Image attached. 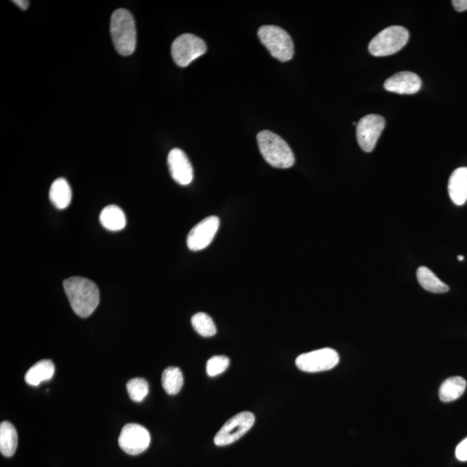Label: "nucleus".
Segmentation results:
<instances>
[{
    "label": "nucleus",
    "instance_id": "obj_14",
    "mask_svg": "<svg viewBox=\"0 0 467 467\" xmlns=\"http://www.w3.org/2000/svg\"><path fill=\"white\" fill-rule=\"evenodd\" d=\"M448 193L453 204L463 205L467 201V167L456 169L448 182Z\"/></svg>",
    "mask_w": 467,
    "mask_h": 467
},
{
    "label": "nucleus",
    "instance_id": "obj_21",
    "mask_svg": "<svg viewBox=\"0 0 467 467\" xmlns=\"http://www.w3.org/2000/svg\"><path fill=\"white\" fill-rule=\"evenodd\" d=\"M184 385V376L180 368L168 367L162 374V386L169 395H177Z\"/></svg>",
    "mask_w": 467,
    "mask_h": 467
},
{
    "label": "nucleus",
    "instance_id": "obj_27",
    "mask_svg": "<svg viewBox=\"0 0 467 467\" xmlns=\"http://www.w3.org/2000/svg\"><path fill=\"white\" fill-rule=\"evenodd\" d=\"M16 4V5L19 6V8H21L22 10H27L29 5V2L26 1V0H16V1H12Z\"/></svg>",
    "mask_w": 467,
    "mask_h": 467
},
{
    "label": "nucleus",
    "instance_id": "obj_26",
    "mask_svg": "<svg viewBox=\"0 0 467 467\" xmlns=\"http://www.w3.org/2000/svg\"><path fill=\"white\" fill-rule=\"evenodd\" d=\"M452 4L457 12H462L467 11V0H453Z\"/></svg>",
    "mask_w": 467,
    "mask_h": 467
},
{
    "label": "nucleus",
    "instance_id": "obj_8",
    "mask_svg": "<svg viewBox=\"0 0 467 467\" xmlns=\"http://www.w3.org/2000/svg\"><path fill=\"white\" fill-rule=\"evenodd\" d=\"M339 363V356L331 348L301 354L296 361V366L304 372L315 373L333 369Z\"/></svg>",
    "mask_w": 467,
    "mask_h": 467
},
{
    "label": "nucleus",
    "instance_id": "obj_20",
    "mask_svg": "<svg viewBox=\"0 0 467 467\" xmlns=\"http://www.w3.org/2000/svg\"><path fill=\"white\" fill-rule=\"evenodd\" d=\"M417 280L424 289L435 294H444L449 291V287L440 280L429 267H420L417 270Z\"/></svg>",
    "mask_w": 467,
    "mask_h": 467
},
{
    "label": "nucleus",
    "instance_id": "obj_22",
    "mask_svg": "<svg viewBox=\"0 0 467 467\" xmlns=\"http://www.w3.org/2000/svg\"><path fill=\"white\" fill-rule=\"evenodd\" d=\"M191 324L194 330L202 337H210L216 335V324L206 313H198L195 314L191 318Z\"/></svg>",
    "mask_w": 467,
    "mask_h": 467
},
{
    "label": "nucleus",
    "instance_id": "obj_1",
    "mask_svg": "<svg viewBox=\"0 0 467 467\" xmlns=\"http://www.w3.org/2000/svg\"><path fill=\"white\" fill-rule=\"evenodd\" d=\"M64 287L73 311L78 316L88 318L100 302V291L95 283L82 277H71L64 281Z\"/></svg>",
    "mask_w": 467,
    "mask_h": 467
},
{
    "label": "nucleus",
    "instance_id": "obj_9",
    "mask_svg": "<svg viewBox=\"0 0 467 467\" xmlns=\"http://www.w3.org/2000/svg\"><path fill=\"white\" fill-rule=\"evenodd\" d=\"M151 436L145 427L139 424H127L119 437V446L125 453L138 455L150 446Z\"/></svg>",
    "mask_w": 467,
    "mask_h": 467
},
{
    "label": "nucleus",
    "instance_id": "obj_13",
    "mask_svg": "<svg viewBox=\"0 0 467 467\" xmlns=\"http://www.w3.org/2000/svg\"><path fill=\"white\" fill-rule=\"evenodd\" d=\"M384 88L396 94L414 95L422 88V80L416 73L399 72L387 79L384 82Z\"/></svg>",
    "mask_w": 467,
    "mask_h": 467
},
{
    "label": "nucleus",
    "instance_id": "obj_12",
    "mask_svg": "<svg viewBox=\"0 0 467 467\" xmlns=\"http://www.w3.org/2000/svg\"><path fill=\"white\" fill-rule=\"evenodd\" d=\"M167 163L171 178L178 184L188 185L193 180V168L187 155L181 149L174 148L169 152Z\"/></svg>",
    "mask_w": 467,
    "mask_h": 467
},
{
    "label": "nucleus",
    "instance_id": "obj_19",
    "mask_svg": "<svg viewBox=\"0 0 467 467\" xmlns=\"http://www.w3.org/2000/svg\"><path fill=\"white\" fill-rule=\"evenodd\" d=\"M18 433L11 422L0 424V452L5 457H12L18 447Z\"/></svg>",
    "mask_w": 467,
    "mask_h": 467
},
{
    "label": "nucleus",
    "instance_id": "obj_6",
    "mask_svg": "<svg viewBox=\"0 0 467 467\" xmlns=\"http://www.w3.org/2000/svg\"><path fill=\"white\" fill-rule=\"evenodd\" d=\"M206 51L207 45L203 39L190 33L178 36L171 45L172 58L182 68L187 67Z\"/></svg>",
    "mask_w": 467,
    "mask_h": 467
},
{
    "label": "nucleus",
    "instance_id": "obj_28",
    "mask_svg": "<svg viewBox=\"0 0 467 467\" xmlns=\"http://www.w3.org/2000/svg\"><path fill=\"white\" fill-rule=\"evenodd\" d=\"M458 259H459V261H464V259H465V258H464V256H459Z\"/></svg>",
    "mask_w": 467,
    "mask_h": 467
},
{
    "label": "nucleus",
    "instance_id": "obj_10",
    "mask_svg": "<svg viewBox=\"0 0 467 467\" xmlns=\"http://www.w3.org/2000/svg\"><path fill=\"white\" fill-rule=\"evenodd\" d=\"M385 123L384 118L377 115L364 116L357 122V142L364 152H370L374 150L381 134L385 128Z\"/></svg>",
    "mask_w": 467,
    "mask_h": 467
},
{
    "label": "nucleus",
    "instance_id": "obj_24",
    "mask_svg": "<svg viewBox=\"0 0 467 467\" xmlns=\"http://www.w3.org/2000/svg\"><path fill=\"white\" fill-rule=\"evenodd\" d=\"M230 359L225 356H215L208 359L206 366L208 376H217L228 369Z\"/></svg>",
    "mask_w": 467,
    "mask_h": 467
},
{
    "label": "nucleus",
    "instance_id": "obj_25",
    "mask_svg": "<svg viewBox=\"0 0 467 467\" xmlns=\"http://www.w3.org/2000/svg\"><path fill=\"white\" fill-rule=\"evenodd\" d=\"M455 455L459 462H467V438L456 447Z\"/></svg>",
    "mask_w": 467,
    "mask_h": 467
},
{
    "label": "nucleus",
    "instance_id": "obj_2",
    "mask_svg": "<svg viewBox=\"0 0 467 467\" xmlns=\"http://www.w3.org/2000/svg\"><path fill=\"white\" fill-rule=\"evenodd\" d=\"M257 143L264 160L273 167L287 169L293 167L296 157L289 145L279 135L270 131H261Z\"/></svg>",
    "mask_w": 467,
    "mask_h": 467
},
{
    "label": "nucleus",
    "instance_id": "obj_4",
    "mask_svg": "<svg viewBox=\"0 0 467 467\" xmlns=\"http://www.w3.org/2000/svg\"><path fill=\"white\" fill-rule=\"evenodd\" d=\"M258 36L272 56L277 60L288 62L293 58L294 42L285 29L276 25H263L258 29Z\"/></svg>",
    "mask_w": 467,
    "mask_h": 467
},
{
    "label": "nucleus",
    "instance_id": "obj_18",
    "mask_svg": "<svg viewBox=\"0 0 467 467\" xmlns=\"http://www.w3.org/2000/svg\"><path fill=\"white\" fill-rule=\"evenodd\" d=\"M466 387V382L463 377H450L440 387V399L443 403H450L459 399L465 392Z\"/></svg>",
    "mask_w": 467,
    "mask_h": 467
},
{
    "label": "nucleus",
    "instance_id": "obj_11",
    "mask_svg": "<svg viewBox=\"0 0 467 467\" xmlns=\"http://www.w3.org/2000/svg\"><path fill=\"white\" fill-rule=\"evenodd\" d=\"M220 226V219L211 216L202 220L190 231L187 237V246L192 251H200L212 243Z\"/></svg>",
    "mask_w": 467,
    "mask_h": 467
},
{
    "label": "nucleus",
    "instance_id": "obj_5",
    "mask_svg": "<svg viewBox=\"0 0 467 467\" xmlns=\"http://www.w3.org/2000/svg\"><path fill=\"white\" fill-rule=\"evenodd\" d=\"M409 33L403 26H390L374 38L369 45V51L374 56L395 54L409 41Z\"/></svg>",
    "mask_w": 467,
    "mask_h": 467
},
{
    "label": "nucleus",
    "instance_id": "obj_16",
    "mask_svg": "<svg viewBox=\"0 0 467 467\" xmlns=\"http://www.w3.org/2000/svg\"><path fill=\"white\" fill-rule=\"evenodd\" d=\"M49 200L58 210L69 207L72 200V190L64 178H58L53 182L49 189Z\"/></svg>",
    "mask_w": 467,
    "mask_h": 467
},
{
    "label": "nucleus",
    "instance_id": "obj_17",
    "mask_svg": "<svg viewBox=\"0 0 467 467\" xmlns=\"http://www.w3.org/2000/svg\"><path fill=\"white\" fill-rule=\"evenodd\" d=\"M100 221L108 230L120 231L125 227L127 218L120 207L108 205L101 212Z\"/></svg>",
    "mask_w": 467,
    "mask_h": 467
},
{
    "label": "nucleus",
    "instance_id": "obj_23",
    "mask_svg": "<svg viewBox=\"0 0 467 467\" xmlns=\"http://www.w3.org/2000/svg\"><path fill=\"white\" fill-rule=\"evenodd\" d=\"M127 390L130 398L136 403H141L149 393V384L143 379H134L127 383Z\"/></svg>",
    "mask_w": 467,
    "mask_h": 467
},
{
    "label": "nucleus",
    "instance_id": "obj_3",
    "mask_svg": "<svg viewBox=\"0 0 467 467\" xmlns=\"http://www.w3.org/2000/svg\"><path fill=\"white\" fill-rule=\"evenodd\" d=\"M110 33L115 48L119 54L130 56L136 49V26L134 16L125 9H118L112 13Z\"/></svg>",
    "mask_w": 467,
    "mask_h": 467
},
{
    "label": "nucleus",
    "instance_id": "obj_15",
    "mask_svg": "<svg viewBox=\"0 0 467 467\" xmlns=\"http://www.w3.org/2000/svg\"><path fill=\"white\" fill-rule=\"evenodd\" d=\"M55 374V366L51 360L39 361L26 373L25 380L31 386H38L42 382L51 380Z\"/></svg>",
    "mask_w": 467,
    "mask_h": 467
},
{
    "label": "nucleus",
    "instance_id": "obj_7",
    "mask_svg": "<svg viewBox=\"0 0 467 467\" xmlns=\"http://www.w3.org/2000/svg\"><path fill=\"white\" fill-rule=\"evenodd\" d=\"M256 417L250 412H241L232 417L224 424L215 436L214 442L217 446L230 445L250 431Z\"/></svg>",
    "mask_w": 467,
    "mask_h": 467
}]
</instances>
